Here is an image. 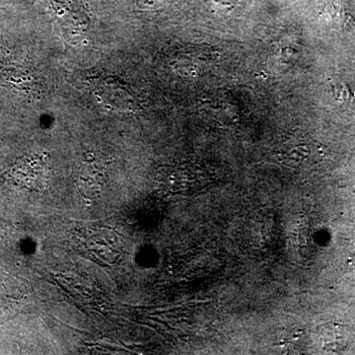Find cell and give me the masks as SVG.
<instances>
[{
    "label": "cell",
    "instance_id": "1",
    "mask_svg": "<svg viewBox=\"0 0 355 355\" xmlns=\"http://www.w3.org/2000/svg\"><path fill=\"white\" fill-rule=\"evenodd\" d=\"M77 247L86 256L103 266L120 261L123 240L116 231L105 226H84L74 233Z\"/></svg>",
    "mask_w": 355,
    "mask_h": 355
},
{
    "label": "cell",
    "instance_id": "2",
    "mask_svg": "<svg viewBox=\"0 0 355 355\" xmlns=\"http://www.w3.org/2000/svg\"><path fill=\"white\" fill-rule=\"evenodd\" d=\"M209 176L200 165L183 163L166 166L158 172V189L171 195H191L203 190L209 183Z\"/></svg>",
    "mask_w": 355,
    "mask_h": 355
},
{
    "label": "cell",
    "instance_id": "3",
    "mask_svg": "<svg viewBox=\"0 0 355 355\" xmlns=\"http://www.w3.org/2000/svg\"><path fill=\"white\" fill-rule=\"evenodd\" d=\"M46 6L70 41L83 38L90 27V20L85 8L73 0H44Z\"/></svg>",
    "mask_w": 355,
    "mask_h": 355
},
{
    "label": "cell",
    "instance_id": "4",
    "mask_svg": "<svg viewBox=\"0 0 355 355\" xmlns=\"http://www.w3.org/2000/svg\"><path fill=\"white\" fill-rule=\"evenodd\" d=\"M275 155L289 167L302 168L309 166L316 158V144L302 130H293L280 139Z\"/></svg>",
    "mask_w": 355,
    "mask_h": 355
},
{
    "label": "cell",
    "instance_id": "5",
    "mask_svg": "<svg viewBox=\"0 0 355 355\" xmlns=\"http://www.w3.org/2000/svg\"><path fill=\"white\" fill-rule=\"evenodd\" d=\"M101 101L111 109L132 111L137 106V98L127 83L108 77L100 81L96 90Z\"/></svg>",
    "mask_w": 355,
    "mask_h": 355
},
{
    "label": "cell",
    "instance_id": "6",
    "mask_svg": "<svg viewBox=\"0 0 355 355\" xmlns=\"http://www.w3.org/2000/svg\"><path fill=\"white\" fill-rule=\"evenodd\" d=\"M14 180L29 190H43L50 180V167L48 162L41 157L27 161L16 170Z\"/></svg>",
    "mask_w": 355,
    "mask_h": 355
},
{
    "label": "cell",
    "instance_id": "7",
    "mask_svg": "<svg viewBox=\"0 0 355 355\" xmlns=\"http://www.w3.org/2000/svg\"><path fill=\"white\" fill-rule=\"evenodd\" d=\"M103 174L95 165H85L79 176V190L84 197L93 200L100 195L103 188Z\"/></svg>",
    "mask_w": 355,
    "mask_h": 355
}]
</instances>
